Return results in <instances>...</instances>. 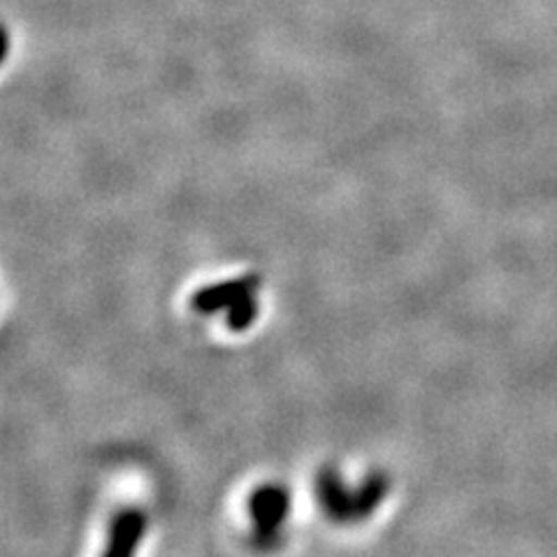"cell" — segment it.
I'll use <instances>...</instances> for the list:
<instances>
[{
  "mask_svg": "<svg viewBox=\"0 0 557 557\" xmlns=\"http://www.w3.org/2000/svg\"><path fill=\"white\" fill-rule=\"evenodd\" d=\"M253 284L251 282H235L214 286L209 290H202L196 298V307L202 311H214L221 307H235L233 311V325L244 327L253 319V305L249 300Z\"/></svg>",
  "mask_w": 557,
  "mask_h": 557,
  "instance_id": "6da1fadb",
  "label": "cell"
},
{
  "mask_svg": "<svg viewBox=\"0 0 557 557\" xmlns=\"http://www.w3.org/2000/svg\"><path fill=\"white\" fill-rule=\"evenodd\" d=\"M147 530V518L139 509L119 511L110 525L108 548L102 557H135L139 542H143Z\"/></svg>",
  "mask_w": 557,
  "mask_h": 557,
  "instance_id": "7a4b0ae2",
  "label": "cell"
},
{
  "mask_svg": "<svg viewBox=\"0 0 557 557\" xmlns=\"http://www.w3.org/2000/svg\"><path fill=\"white\" fill-rule=\"evenodd\" d=\"M251 513L260 536L276 534V530H282L288 513V493L276 485L260 487L251 499Z\"/></svg>",
  "mask_w": 557,
  "mask_h": 557,
  "instance_id": "3957f363",
  "label": "cell"
}]
</instances>
